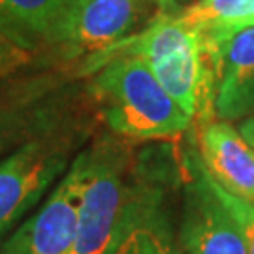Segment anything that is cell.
I'll return each mask as SVG.
<instances>
[{"mask_svg": "<svg viewBox=\"0 0 254 254\" xmlns=\"http://www.w3.org/2000/svg\"><path fill=\"white\" fill-rule=\"evenodd\" d=\"M104 123L121 137L166 139L190 128L192 117L173 100L139 57L115 55L91 83Z\"/></svg>", "mask_w": 254, "mask_h": 254, "instance_id": "1", "label": "cell"}, {"mask_svg": "<svg viewBox=\"0 0 254 254\" xmlns=\"http://www.w3.org/2000/svg\"><path fill=\"white\" fill-rule=\"evenodd\" d=\"M111 49L117 55L143 59L160 85L192 119L200 113L201 102L213 94V70L203 44L175 13L158 15L139 36L127 38Z\"/></svg>", "mask_w": 254, "mask_h": 254, "instance_id": "2", "label": "cell"}, {"mask_svg": "<svg viewBox=\"0 0 254 254\" xmlns=\"http://www.w3.org/2000/svg\"><path fill=\"white\" fill-rule=\"evenodd\" d=\"M81 162L77 224L68 254H106L130 196L125 160L108 145L83 151Z\"/></svg>", "mask_w": 254, "mask_h": 254, "instance_id": "3", "label": "cell"}, {"mask_svg": "<svg viewBox=\"0 0 254 254\" xmlns=\"http://www.w3.org/2000/svg\"><path fill=\"white\" fill-rule=\"evenodd\" d=\"M70 137L34 134L0 160V247L51 183L70 168Z\"/></svg>", "mask_w": 254, "mask_h": 254, "instance_id": "4", "label": "cell"}, {"mask_svg": "<svg viewBox=\"0 0 254 254\" xmlns=\"http://www.w3.org/2000/svg\"><path fill=\"white\" fill-rule=\"evenodd\" d=\"M81 177L79 154L42 207L9 234L0 247V254H68L77 224Z\"/></svg>", "mask_w": 254, "mask_h": 254, "instance_id": "5", "label": "cell"}, {"mask_svg": "<svg viewBox=\"0 0 254 254\" xmlns=\"http://www.w3.org/2000/svg\"><path fill=\"white\" fill-rule=\"evenodd\" d=\"M141 8L143 0H72L53 44L70 57L109 51L127 40Z\"/></svg>", "mask_w": 254, "mask_h": 254, "instance_id": "6", "label": "cell"}, {"mask_svg": "<svg viewBox=\"0 0 254 254\" xmlns=\"http://www.w3.org/2000/svg\"><path fill=\"white\" fill-rule=\"evenodd\" d=\"M213 70L211 104L220 121L254 117V27L237 30L207 57Z\"/></svg>", "mask_w": 254, "mask_h": 254, "instance_id": "7", "label": "cell"}, {"mask_svg": "<svg viewBox=\"0 0 254 254\" xmlns=\"http://www.w3.org/2000/svg\"><path fill=\"white\" fill-rule=\"evenodd\" d=\"M187 203L183 228L187 254H249L234 218L211 190L203 166L194 170Z\"/></svg>", "mask_w": 254, "mask_h": 254, "instance_id": "8", "label": "cell"}, {"mask_svg": "<svg viewBox=\"0 0 254 254\" xmlns=\"http://www.w3.org/2000/svg\"><path fill=\"white\" fill-rule=\"evenodd\" d=\"M200 162L226 192L254 203V149L226 121H205L198 134Z\"/></svg>", "mask_w": 254, "mask_h": 254, "instance_id": "9", "label": "cell"}, {"mask_svg": "<svg viewBox=\"0 0 254 254\" xmlns=\"http://www.w3.org/2000/svg\"><path fill=\"white\" fill-rule=\"evenodd\" d=\"M106 254H175L172 230L156 192L130 190Z\"/></svg>", "mask_w": 254, "mask_h": 254, "instance_id": "10", "label": "cell"}, {"mask_svg": "<svg viewBox=\"0 0 254 254\" xmlns=\"http://www.w3.org/2000/svg\"><path fill=\"white\" fill-rule=\"evenodd\" d=\"M72 0H0V34L34 53L53 38Z\"/></svg>", "mask_w": 254, "mask_h": 254, "instance_id": "11", "label": "cell"}, {"mask_svg": "<svg viewBox=\"0 0 254 254\" xmlns=\"http://www.w3.org/2000/svg\"><path fill=\"white\" fill-rule=\"evenodd\" d=\"M175 15L200 36L209 57L226 38L241 30L245 19L254 15V0H198Z\"/></svg>", "mask_w": 254, "mask_h": 254, "instance_id": "12", "label": "cell"}, {"mask_svg": "<svg viewBox=\"0 0 254 254\" xmlns=\"http://www.w3.org/2000/svg\"><path fill=\"white\" fill-rule=\"evenodd\" d=\"M40 113H34L25 104H0V156L13 151L30 136H34Z\"/></svg>", "mask_w": 254, "mask_h": 254, "instance_id": "13", "label": "cell"}, {"mask_svg": "<svg viewBox=\"0 0 254 254\" xmlns=\"http://www.w3.org/2000/svg\"><path fill=\"white\" fill-rule=\"evenodd\" d=\"M203 172H205V170H203ZM205 177H207L211 190L217 194V198L220 200V203L226 207V211L230 213V217L234 218V222H236L237 228H239V232H241V236H243V241H245V245H247V253L254 254V203L226 192L222 187H218L217 183L209 177L207 172H205Z\"/></svg>", "mask_w": 254, "mask_h": 254, "instance_id": "14", "label": "cell"}, {"mask_svg": "<svg viewBox=\"0 0 254 254\" xmlns=\"http://www.w3.org/2000/svg\"><path fill=\"white\" fill-rule=\"evenodd\" d=\"M30 59H32L30 51L15 46L13 42H9L8 38L0 34V77L17 72L19 68L30 63Z\"/></svg>", "mask_w": 254, "mask_h": 254, "instance_id": "15", "label": "cell"}, {"mask_svg": "<svg viewBox=\"0 0 254 254\" xmlns=\"http://www.w3.org/2000/svg\"><path fill=\"white\" fill-rule=\"evenodd\" d=\"M236 128L239 130V134L243 136V139H245L247 143L254 149V117H249V119L239 121Z\"/></svg>", "mask_w": 254, "mask_h": 254, "instance_id": "16", "label": "cell"}, {"mask_svg": "<svg viewBox=\"0 0 254 254\" xmlns=\"http://www.w3.org/2000/svg\"><path fill=\"white\" fill-rule=\"evenodd\" d=\"M175 2H177V0H156V4H158L162 9H166V11H168L170 8H173V6H175Z\"/></svg>", "mask_w": 254, "mask_h": 254, "instance_id": "17", "label": "cell"}]
</instances>
